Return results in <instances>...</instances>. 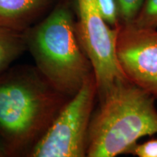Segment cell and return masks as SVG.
Returning <instances> with one entry per match:
<instances>
[{"label": "cell", "mask_w": 157, "mask_h": 157, "mask_svg": "<svg viewBox=\"0 0 157 157\" xmlns=\"http://www.w3.org/2000/svg\"><path fill=\"white\" fill-rule=\"evenodd\" d=\"M116 51L129 81L157 99V29L119 23Z\"/></svg>", "instance_id": "8992f818"}, {"label": "cell", "mask_w": 157, "mask_h": 157, "mask_svg": "<svg viewBox=\"0 0 157 157\" xmlns=\"http://www.w3.org/2000/svg\"><path fill=\"white\" fill-rule=\"evenodd\" d=\"M138 157H157V138H153L142 144H135L128 152Z\"/></svg>", "instance_id": "7c38bea8"}, {"label": "cell", "mask_w": 157, "mask_h": 157, "mask_svg": "<svg viewBox=\"0 0 157 157\" xmlns=\"http://www.w3.org/2000/svg\"><path fill=\"white\" fill-rule=\"evenodd\" d=\"M120 23H132L142 7L143 0H117Z\"/></svg>", "instance_id": "30bf717a"}, {"label": "cell", "mask_w": 157, "mask_h": 157, "mask_svg": "<svg viewBox=\"0 0 157 157\" xmlns=\"http://www.w3.org/2000/svg\"><path fill=\"white\" fill-rule=\"evenodd\" d=\"M100 100L88 129L87 156L128 154L141 137L157 133L155 98L128 79L116 82Z\"/></svg>", "instance_id": "7a4b0ae2"}, {"label": "cell", "mask_w": 157, "mask_h": 157, "mask_svg": "<svg viewBox=\"0 0 157 157\" xmlns=\"http://www.w3.org/2000/svg\"><path fill=\"white\" fill-rule=\"evenodd\" d=\"M132 23L140 28L157 29V0H143L140 10Z\"/></svg>", "instance_id": "9c48e42d"}, {"label": "cell", "mask_w": 157, "mask_h": 157, "mask_svg": "<svg viewBox=\"0 0 157 157\" xmlns=\"http://www.w3.org/2000/svg\"><path fill=\"white\" fill-rule=\"evenodd\" d=\"M23 33L26 50L34 58L35 66L58 91L73 97L93 71L78 41L68 5L56 6L45 18Z\"/></svg>", "instance_id": "3957f363"}, {"label": "cell", "mask_w": 157, "mask_h": 157, "mask_svg": "<svg viewBox=\"0 0 157 157\" xmlns=\"http://www.w3.org/2000/svg\"><path fill=\"white\" fill-rule=\"evenodd\" d=\"M6 156V154L5 151V149L2 145L1 142H0V157H5Z\"/></svg>", "instance_id": "4fadbf2b"}, {"label": "cell", "mask_w": 157, "mask_h": 157, "mask_svg": "<svg viewBox=\"0 0 157 157\" xmlns=\"http://www.w3.org/2000/svg\"><path fill=\"white\" fill-rule=\"evenodd\" d=\"M100 13L110 26L116 28L120 23L117 0H97Z\"/></svg>", "instance_id": "8fae6325"}, {"label": "cell", "mask_w": 157, "mask_h": 157, "mask_svg": "<svg viewBox=\"0 0 157 157\" xmlns=\"http://www.w3.org/2000/svg\"><path fill=\"white\" fill-rule=\"evenodd\" d=\"M52 0H0V26L24 32L34 25Z\"/></svg>", "instance_id": "52a82bcc"}, {"label": "cell", "mask_w": 157, "mask_h": 157, "mask_svg": "<svg viewBox=\"0 0 157 157\" xmlns=\"http://www.w3.org/2000/svg\"><path fill=\"white\" fill-rule=\"evenodd\" d=\"M97 86L93 72L79 90L68 100L28 157H84L87 156L88 129Z\"/></svg>", "instance_id": "277c9868"}, {"label": "cell", "mask_w": 157, "mask_h": 157, "mask_svg": "<svg viewBox=\"0 0 157 157\" xmlns=\"http://www.w3.org/2000/svg\"><path fill=\"white\" fill-rule=\"evenodd\" d=\"M76 2L78 13L76 34L92 65L97 95L101 98L116 82L128 79L117 60L118 26L111 29L104 21L97 0H76Z\"/></svg>", "instance_id": "5b68a950"}, {"label": "cell", "mask_w": 157, "mask_h": 157, "mask_svg": "<svg viewBox=\"0 0 157 157\" xmlns=\"http://www.w3.org/2000/svg\"><path fill=\"white\" fill-rule=\"evenodd\" d=\"M26 50L24 33L0 26V73Z\"/></svg>", "instance_id": "ba28073f"}, {"label": "cell", "mask_w": 157, "mask_h": 157, "mask_svg": "<svg viewBox=\"0 0 157 157\" xmlns=\"http://www.w3.org/2000/svg\"><path fill=\"white\" fill-rule=\"evenodd\" d=\"M71 98L58 91L36 66L0 73V142L6 156H27Z\"/></svg>", "instance_id": "6da1fadb"}]
</instances>
